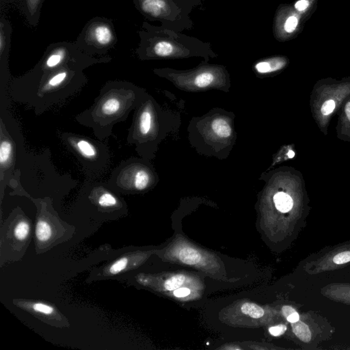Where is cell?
Returning a JSON list of instances; mask_svg holds the SVG:
<instances>
[{"instance_id":"3","label":"cell","mask_w":350,"mask_h":350,"mask_svg":"<svg viewBox=\"0 0 350 350\" xmlns=\"http://www.w3.org/2000/svg\"><path fill=\"white\" fill-rule=\"evenodd\" d=\"M44 0H1V6L13 5L19 10L28 24L36 27L40 20Z\"/></svg>"},{"instance_id":"16","label":"cell","mask_w":350,"mask_h":350,"mask_svg":"<svg viewBox=\"0 0 350 350\" xmlns=\"http://www.w3.org/2000/svg\"><path fill=\"white\" fill-rule=\"evenodd\" d=\"M154 51L158 56H168L173 52V47L168 42H158L154 45Z\"/></svg>"},{"instance_id":"23","label":"cell","mask_w":350,"mask_h":350,"mask_svg":"<svg viewBox=\"0 0 350 350\" xmlns=\"http://www.w3.org/2000/svg\"><path fill=\"white\" fill-rule=\"evenodd\" d=\"M332 261L334 264L337 265L350 262V251H345L337 254L333 257Z\"/></svg>"},{"instance_id":"14","label":"cell","mask_w":350,"mask_h":350,"mask_svg":"<svg viewBox=\"0 0 350 350\" xmlns=\"http://www.w3.org/2000/svg\"><path fill=\"white\" fill-rule=\"evenodd\" d=\"M152 125V114L149 110H145L140 115L139 119V130L143 135L149 134Z\"/></svg>"},{"instance_id":"13","label":"cell","mask_w":350,"mask_h":350,"mask_svg":"<svg viewBox=\"0 0 350 350\" xmlns=\"http://www.w3.org/2000/svg\"><path fill=\"white\" fill-rule=\"evenodd\" d=\"M76 148L83 156L90 159L95 157L97 155L95 147L86 140H79L76 144Z\"/></svg>"},{"instance_id":"26","label":"cell","mask_w":350,"mask_h":350,"mask_svg":"<svg viewBox=\"0 0 350 350\" xmlns=\"http://www.w3.org/2000/svg\"><path fill=\"white\" fill-rule=\"evenodd\" d=\"M287 330V326L285 325L280 324L278 326L271 327L269 329L270 333L273 337H279L283 335Z\"/></svg>"},{"instance_id":"1","label":"cell","mask_w":350,"mask_h":350,"mask_svg":"<svg viewBox=\"0 0 350 350\" xmlns=\"http://www.w3.org/2000/svg\"><path fill=\"white\" fill-rule=\"evenodd\" d=\"M109 57L95 58L81 51L76 42H60L48 46L42 59L34 69L39 74H47L65 65L84 69L96 63H108Z\"/></svg>"},{"instance_id":"24","label":"cell","mask_w":350,"mask_h":350,"mask_svg":"<svg viewBox=\"0 0 350 350\" xmlns=\"http://www.w3.org/2000/svg\"><path fill=\"white\" fill-rule=\"evenodd\" d=\"M335 108V102L333 100L326 101L321 106V114L323 117H329Z\"/></svg>"},{"instance_id":"31","label":"cell","mask_w":350,"mask_h":350,"mask_svg":"<svg viewBox=\"0 0 350 350\" xmlns=\"http://www.w3.org/2000/svg\"><path fill=\"white\" fill-rule=\"evenodd\" d=\"M345 110H346V116H347L348 120L350 121V101L346 104Z\"/></svg>"},{"instance_id":"19","label":"cell","mask_w":350,"mask_h":350,"mask_svg":"<svg viewBox=\"0 0 350 350\" xmlns=\"http://www.w3.org/2000/svg\"><path fill=\"white\" fill-rule=\"evenodd\" d=\"M294 323L293 330L298 337L303 341H309L311 339V334L309 328L303 323Z\"/></svg>"},{"instance_id":"17","label":"cell","mask_w":350,"mask_h":350,"mask_svg":"<svg viewBox=\"0 0 350 350\" xmlns=\"http://www.w3.org/2000/svg\"><path fill=\"white\" fill-rule=\"evenodd\" d=\"M128 264H129V259L127 257H122V258L118 259L108 268V273L112 275L121 273L122 272L126 270Z\"/></svg>"},{"instance_id":"5","label":"cell","mask_w":350,"mask_h":350,"mask_svg":"<svg viewBox=\"0 0 350 350\" xmlns=\"http://www.w3.org/2000/svg\"><path fill=\"white\" fill-rule=\"evenodd\" d=\"M273 201L276 209L280 212L287 213L292 209L294 201L289 194L282 192H280L273 196Z\"/></svg>"},{"instance_id":"28","label":"cell","mask_w":350,"mask_h":350,"mask_svg":"<svg viewBox=\"0 0 350 350\" xmlns=\"http://www.w3.org/2000/svg\"><path fill=\"white\" fill-rule=\"evenodd\" d=\"M190 294V290L188 288H178L174 291V295L177 298H184Z\"/></svg>"},{"instance_id":"9","label":"cell","mask_w":350,"mask_h":350,"mask_svg":"<svg viewBox=\"0 0 350 350\" xmlns=\"http://www.w3.org/2000/svg\"><path fill=\"white\" fill-rule=\"evenodd\" d=\"M121 108V102L118 99L112 97L101 106V112L105 115H114Z\"/></svg>"},{"instance_id":"10","label":"cell","mask_w":350,"mask_h":350,"mask_svg":"<svg viewBox=\"0 0 350 350\" xmlns=\"http://www.w3.org/2000/svg\"><path fill=\"white\" fill-rule=\"evenodd\" d=\"M241 312L243 314L250 316V317L258 318L262 317L264 314V309L256 304L251 303H246L243 304L241 307Z\"/></svg>"},{"instance_id":"29","label":"cell","mask_w":350,"mask_h":350,"mask_svg":"<svg viewBox=\"0 0 350 350\" xmlns=\"http://www.w3.org/2000/svg\"><path fill=\"white\" fill-rule=\"evenodd\" d=\"M287 321H289V322H290L291 323H294L296 322H298V321H299L300 320V315L298 313V312H293V313H291V314H289V316L287 317Z\"/></svg>"},{"instance_id":"18","label":"cell","mask_w":350,"mask_h":350,"mask_svg":"<svg viewBox=\"0 0 350 350\" xmlns=\"http://www.w3.org/2000/svg\"><path fill=\"white\" fill-rule=\"evenodd\" d=\"M186 277L183 274H177L168 279L164 283V287L168 291L175 290L184 284Z\"/></svg>"},{"instance_id":"25","label":"cell","mask_w":350,"mask_h":350,"mask_svg":"<svg viewBox=\"0 0 350 350\" xmlns=\"http://www.w3.org/2000/svg\"><path fill=\"white\" fill-rule=\"evenodd\" d=\"M298 24V20L296 16H291L286 21L285 24V30L288 33H291L296 30L297 26Z\"/></svg>"},{"instance_id":"12","label":"cell","mask_w":350,"mask_h":350,"mask_svg":"<svg viewBox=\"0 0 350 350\" xmlns=\"http://www.w3.org/2000/svg\"><path fill=\"white\" fill-rule=\"evenodd\" d=\"M283 66L284 63L282 61L261 62L255 66V68L260 74H268L278 70Z\"/></svg>"},{"instance_id":"2","label":"cell","mask_w":350,"mask_h":350,"mask_svg":"<svg viewBox=\"0 0 350 350\" xmlns=\"http://www.w3.org/2000/svg\"><path fill=\"white\" fill-rule=\"evenodd\" d=\"M117 35L111 20L96 17L83 27L76 40V45L88 56H103L114 49L117 43Z\"/></svg>"},{"instance_id":"32","label":"cell","mask_w":350,"mask_h":350,"mask_svg":"<svg viewBox=\"0 0 350 350\" xmlns=\"http://www.w3.org/2000/svg\"><path fill=\"white\" fill-rule=\"evenodd\" d=\"M287 156H288V157H289V158L294 157L295 153H294V152H293V151H291V150L289 151V152H288Z\"/></svg>"},{"instance_id":"21","label":"cell","mask_w":350,"mask_h":350,"mask_svg":"<svg viewBox=\"0 0 350 350\" xmlns=\"http://www.w3.org/2000/svg\"><path fill=\"white\" fill-rule=\"evenodd\" d=\"M98 203L102 207H114L117 204V199L111 193H105L99 197Z\"/></svg>"},{"instance_id":"8","label":"cell","mask_w":350,"mask_h":350,"mask_svg":"<svg viewBox=\"0 0 350 350\" xmlns=\"http://www.w3.org/2000/svg\"><path fill=\"white\" fill-rule=\"evenodd\" d=\"M150 177L145 170H140L136 172L133 177V185L136 189L143 190L148 186Z\"/></svg>"},{"instance_id":"11","label":"cell","mask_w":350,"mask_h":350,"mask_svg":"<svg viewBox=\"0 0 350 350\" xmlns=\"http://www.w3.org/2000/svg\"><path fill=\"white\" fill-rule=\"evenodd\" d=\"M12 154V146L8 140H2L0 145V164L1 167L9 162Z\"/></svg>"},{"instance_id":"4","label":"cell","mask_w":350,"mask_h":350,"mask_svg":"<svg viewBox=\"0 0 350 350\" xmlns=\"http://www.w3.org/2000/svg\"><path fill=\"white\" fill-rule=\"evenodd\" d=\"M177 257L184 264L196 265L201 261V255L192 247L183 246L177 252Z\"/></svg>"},{"instance_id":"22","label":"cell","mask_w":350,"mask_h":350,"mask_svg":"<svg viewBox=\"0 0 350 350\" xmlns=\"http://www.w3.org/2000/svg\"><path fill=\"white\" fill-rule=\"evenodd\" d=\"M31 308L33 311L39 312V313L45 314V315H50L54 313L55 310L50 305L42 303H35L32 305Z\"/></svg>"},{"instance_id":"7","label":"cell","mask_w":350,"mask_h":350,"mask_svg":"<svg viewBox=\"0 0 350 350\" xmlns=\"http://www.w3.org/2000/svg\"><path fill=\"white\" fill-rule=\"evenodd\" d=\"M211 127L215 134L220 138H228L232 134V127L225 119H215Z\"/></svg>"},{"instance_id":"27","label":"cell","mask_w":350,"mask_h":350,"mask_svg":"<svg viewBox=\"0 0 350 350\" xmlns=\"http://www.w3.org/2000/svg\"><path fill=\"white\" fill-rule=\"evenodd\" d=\"M309 6V1L308 0H299L295 4V8L298 11L301 12L307 9Z\"/></svg>"},{"instance_id":"6","label":"cell","mask_w":350,"mask_h":350,"mask_svg":"<svg viewBox=\"0 0 350 350\" xmlns=\"http://www.w3.org/2000/svg\"><path fill=\"white\" fill-rule=\"evenodd\" d=\"M35 234L37 240L40 242H46L49 241L52 236V229L50 225L45 220H39L35 229Z\"/></svg>"},{"instance_id":"15","label":"cell","mask_w":350,"mask_h":350,"mask_svg":"<svg viewBox=\"0 0 350 350\" xmlns=\"http://www.w3.org/2000/svg\"><path fill=\"white\" fill-rule=\"evenodd\" d=\"M30 232V225L26 220L19 222L17 225L15 226V230H14V234L16 239L18 240L24 241L27 239L29 236Z\"/></svg>"},{"instance_id":"30","label":"cell","mask_w":350,"mask_h":350,"mask_svg":"<svg viewBox=\"0 0 350 350\" xmlns=\"http://www.w3.org/2000/svg\"><path fill=\"white\" fill-rule=\"evenodd\" d=\"M282 311L284 316H285L286 318H287L289 314L296 312V310L293 309L292 307H289V306H285V307H282Z\"/></svg>"},{"instance_id":"20","label":"cell","mask_w":350,"mask_h":350,"mask_svg":"<svg viewBox=\"0 0 350 350\" xmlns=\"http://www.w3.org/2000/svg\"><path fill=\"white\" fill-rule=\"evenodd\" d=\"M214 80V77L210 73H203L195 78L194 84L198 88H205Z\"/></svg>"}]
</instances>
